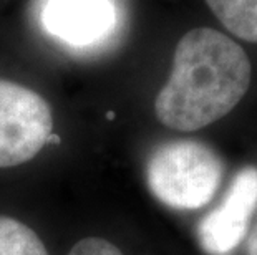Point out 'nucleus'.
<instances>
[{
	"label": "nucleus",
	"mask_w": 257,
	"mask_h": 255,
	"mask_svg": "<svg viewBox=\"0 0 257 255\" xmlns=\"http://www.w3.org/2000/svg\"><path fill=\"white\" fill-rule=\"evenodd\" d=\"M224 177V162L207 144L176 139L150 156L146 181L158 200L178 210L204 207L216 196Z\"/></svg>",
	"instance_id": "obj_2"
},
{
	"label": "nucleus",
	"mask_w": 257,
	"mask_h": 255,
	"mask_svg": "<svg viewBox=\"0 0 257 255\" xmlns=\"http://www.w3.org/2000/svg\"><path fill=\"white\" fill-rule=\"evenodd\" d=\"M252 65L236 40L198 27L178 42L173 70L155 100L158 121L179 133H193L219 121L247 93Z\"/></svg>",
	"instance_id": "obj_1"
},
{
	"label": "nucleus",
	"mask_w": 257,
	"mask_h": 255,
	"mask_svg": "<svg viewBox=\"0 0 257 255\" xmlns=\"http://www.w3.org/2000/svg\"><path fill=\"white\" fill-rule=\"evenodd\" d=\"M247 255H257V217L247 238Z\"/></svg>",
	"instance_id": "obj_9"
},
{
	"label": "nucleus",
	"mask_w": 257,
	"mask_h": 255,
	"mask_svg": "<svg viewBox=\"0 0 257 255\" xmlns=\"http://www.w3.org/2000/svg\"><path fill=\"white\" fill-rule=\"evenodd\" d=\"M206 4L227 32L257 43V0H206Z\"/></svg>",
	"instance_id": "obj_6"
},
{
	"label": "nucleus",
	"mask_w": 257,
	"mask_h": 255,
	"mask_svg": "<svg viewBox=\"0 0 257 255\" xmlns=\"http://www.w3.org/2000/svg\"><path fill=\"white\" fill-rule=\"evenodd\" d=\"M42 24L50 35L73 47H86L110 35L116 25L111 0H45Z\"/></svg>",
	"instance_id": "obj_5"
},
{
	"label": "nucleus",
	"mask_w": 257,
	"mask_h": 255,
	"mask_svg": "<svg viewBox=\"0 0 257 255\" xmlns=\"http://www.w3.org/2000/svg\"><path fill=\"white\" fill-rule=\"evenodd\" d=\"M68 255H123L121 250L113 245L111 242L100 237H88L81 238L72 247Z\"/></svg>",
	"instance_id": "obj_8"
},
{
	"label": "nucleus",
	"mask_w": 257,
	"mask_h": 255,
	"mask_svg": "<svg viewBox=\"0 0 257 255\" xmlns=\"http://www.w3.org/2000/svg\"><path fill=\"white\" fill-rule=\"evenodd\" d=\"M257 207V167L245 166L234 176L222 202L199 222V245L207 255H229L247 235Z\"/></svg>",
	"instance_id": "obj_4"
},
{
	"label": "nucleus",
	"mask_w": 257,
	"mask_h": 255,
	"mask_svg": "<svg viewBox=\"0 0 257 255\" xmlns=\"http://www.w3.org/2000/svg\"><path fill=\"white\" fill-rule=\"evenodd\" d=\"M52 134L50 105L37 91L0 80V167L34 159Z\"/></svg>",
	"instance_id": "obj_3"
},
{
	"label": "nucleus",
	"mask_w": 257,
	"mask_h": 255,
	"mask_svg": "<svg viewBox=\"0 0 257 255\" xmlns=\"http://www.w3.org/2000/svg\"><path fill=\"white\" fill-rule=\"evenodd\" d=\"M0 255H48L34 230L12 217L0 215Z\"/></svg>",
	"instance_id": "obj_7"
}]
</instances>
